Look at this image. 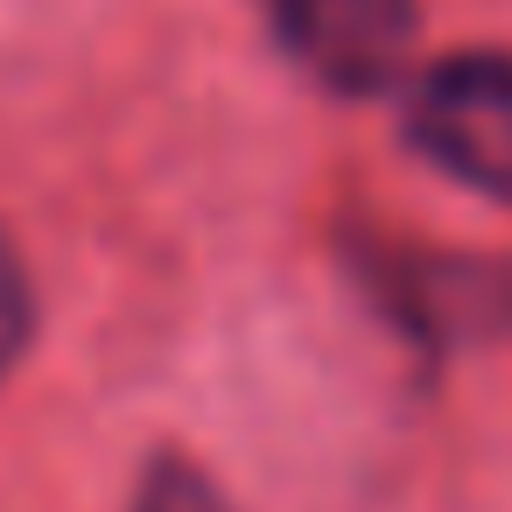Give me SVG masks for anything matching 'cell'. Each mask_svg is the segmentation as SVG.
<instances>
[{
    "instance_id": "cell-3",
    "label": "cell",
    "mask_w": 512,
    "mask_h": 512,
    "mask_svg": "<svg viewBox=\"0 0 512 512\" xmlns=\"http://www.w3.org/2000/svg\"><path fill=\"white\" fill-rule=\"evenodd\" d=\"M134 512H232V505L190 456H155L141 491H134Z\"/></svg>"
},
{
    "instance_id": "cell-1",
    "label": "cell",
    "mask_w": 512,
    "mask_h": 512,
    "mask_svg": "<svg viewBox=\"0 0 512 512\" xmlns=\"http://www.w3.org/2000/svg\"><path fill=\"white\" fill-rule=\"evenodd\" d=\"M407 141L463 190L512 204V50H456L407 92Z\"/></svg>"
},
{
    "instance_id": "cell-4",
    "label": "cell",
    "mask_w": 512,
    "mask_h": 512,
    "mask_svg": "<svg viewBox=\"0 0 512 512\" xmlns=\"http://www.w3.org/2000/svg\"><path fill=\"white\" fill-rule=\"evenodd\" d=\"M29 330H36V295H29V267L15 253V239L0 232V379L15 372V358L29 351Z\"/></svg>"
},
{
    "instance_id": "cell-2",
    "label": "cell",
    "mask_w": 512,
    "mask_h": 512,
    "mask_svg": "<svg viewBox=\"0 0 512 512\" xmlns=\"http://www.w3.org/2000/svg\"><path fill=\"white\" fill-rule=\"evenodd\" d=\"M281 43L330 92H379L414 57V0H267Z\"/></svg>"
}]
</instances>
